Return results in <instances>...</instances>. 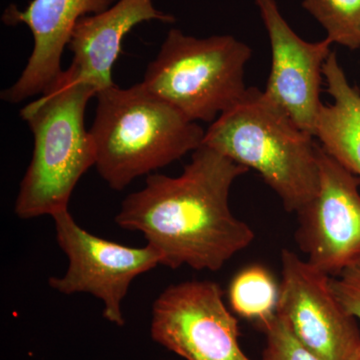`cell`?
I'll use <instances>...</instances> for the list:
<instances>
[{
  "mask_svg": "<svg viewBox=\"0 0 360 360\" xmlns=\"http://www.w3.org/2000/svg\"><path fill=\"white\" fill-rule=\"evenodd\" d=\"M248 170L202 144L179 176L149 174L123 200L116 224L141 232L160 264L217 271L255 240L229 206L234 181Z\"/></svg>",
  "mask_w": 360,
  "mask_h": 360,
  "instance_id": "6da1fadb",
  "label": "cell"
},
{
  "mask_svg": "<svg viewBox=\"0 0 360 360\" xmlns=\"http://www.w3.org/2000/svg\"><path fill=\"white\" fill-rule=\"evenodd\" d=\"M97 94L94 85L68 68L37 101L20 110V117L32 130L34 148L14 206L20 219L52 217L68 210L75 187L96 165V146L85 129L84 115Z\"/></svg>",
  "mask_w": 360,
  "mask_h": 360,
  "instance_id": "7a4b0ae2",
  "label": "cell"
},
{
  "mask_svg": "<svg viewBox=\"0 0 360 360\" xmlns=\"http://www.w3.org/2000/svg\"><path fill=\"white\" fill-rule=\"evenodd\" d=\"M89 129L97 172L110 188L122 191L200 148L205 131L143 84H115L96 94Z\"/></svg>",
  "mask_w": 360,
  "mask_h": 360,
  "instance_id": "3957f363",
  "label": "cell"
},
{
  "mask_svg": "<svg viewBox=\"0 0 360 360\" xmlns=\"http://www.w3.org/2000/svg\"><path fill=\"white\" fill-rule=\"evenodd\" d=\"M202 144L257 172L286 212H300L319 191V146L314 136L264 90L248 87L206 130Z\"/></svg>",
  "mask_w": 360,
  "mask_h": 360,
  "instance_id": "277c9868",
  "label": "cell"
},
{
  "mask_svg": "<svg viewBox=\"0 0 360 360\" xmlns=\"http://www.w3.org/2000/svg\"><path fill=\"white\" fill-rule=\"evenodd\" d=\"M251 49L231 35L168 32L141 84L191 122H214L245 96Z\"/></svg>",
  "mask_w": 360,
  "mask_h": 360,
  "instance_id": "5b68a950",
  "label": "cell"
},
{
  "mask_svg": "<svg viewBox=\"0 0 360 360\" xmlns=\"http://www.w3.org/2000/svg\"><path fill=\"white\" fill-rule=\"evenodd\" d=\"M56 240L68 258L61 277H51L52 290L63 295L90 293L103 302V317L125 326L122 304L130 284L160 264V253L150 245L129 248L98 238L77 224L70 210L52 215Z\"/></svg>",
  "mask_w": 360,
  "mask_h": 360,
  "instance_id": "8992f818",
  "label": "cell"
},
{
  "mask_svg": "<svg viewBox=\"0 0 360 360\" xmlns=\"http://www.w3.org/2000/svg\"><path fill=\"white\" fill-rule=\"evenodd\" d=\"M150 335L186 360H251L239 343L238 319L212 281H184L163 291L153 303Z\"/></svg>",
  "mask_w": 360,
  "mask_h": 360,
  "instance_id": "52a82bcc",
  "label": "cell"
},
{
  "mask_svg": "<svg viewBox=\"0 0 360 360\" xmlns=\"http://www.w3.org/2000/svg\"><path fill=\"white\" fill-rule=\"evenodd\" d=\"M281 265L276 314L321 360H352L360 347L356 319L336 297L330 277L290 250Z\"/></svg>",
  "mask_w": 360,
  "mask_h": 360,
  "instance_id": "ba28073f",
  "label": "cell"
},
{
  "mask_svg": "<svg viewBox=\"0 0 360 360\" xmlns=\"http://www.w3.org/2000/svg\"><path fill=\"white\" fill-rule=\"evenodd\" d=\"M319 191L297 213L296 241L310 264L338 276L360 259V177L319 146Z\"/></svg>",
  "mask_w": 360,
  "mask_h": 360,
  "instance_id": "9c48e42d",
  "label": "cell"
},
{
  "mask_svg": "<svg viewBox=\"0 0 360 360\" xmlns=\"http://www.w3.org/2000/svg\"><path fill=\"white\" fill-rule=\"evenodd\" d=\"M271 49V68L264 90L304 131L314 136L321 106L323 68L333 42L305 41L296 34L276 0H255Z\"/></svg>",
  "mask_w": 360,
  "mask_h": 360,
  "instance_id": "30bf717a",
  "label": "cell"
},
{
  "mask_svg": "<svg viewBox=\"0 0 360 360\" xmlns=\"http://www.w3.org/2000/svg\"><path fill=\"white\" fill-rule=\"evenodd\" d=\"M117 0H32L25 11L7 7L2 21L7 25L25 23L34 45L18 79L1 92L2 101L20 103L40 96L63 72L61 58L78 20L110 8Z\"/></svg>",
  "mask_w": 360,
  "mask_h": 360,
  "instance_id": "8fae6325",
  "label": "cell"
},
{
  "mask_svg": "<svg viewBox=\"0 0 360 360\" xmlns=\"http://www.w3.org/2000/svg\"><path fill=\"white\" fill-rule=\"evenodd\" d=\"M150 20L172 23L175 20L156 9L153 0H117L103 13L80 18L68 44L73 54L70 68L98 92L112 86L111 73L125 35Z\"/></svg>",
  "mask_w": 360,
  "mask_h": 360,
  "instance_id": "7c38bea8",
  "label": "cell"
},
{
  "mask_svg": "<svg viewBox=\"0 0 360 360\" xmlns=\"http://www.w3.org/2000/svg\"><path fill=\"white\" fill-rule=\"evenodd\" d=\"M323 77L333 104H321L314 136L321 148L343 167L360 177V94L352 86L335 51L329 54Z\"/></svg>",
  "mask_w": 360,
  "mask_h": 360,
  "instance_id": "4fadbf2b",
  "label": "cell"
},
{
  "mask_svg": "<svg viewBox=\"0 0 360 360\" xmlns=\"http://www.w3.org/2000/svg\"><path fill=\"white\" fill-rule=\"evenodd\" d=\"M278 293L271 274L260 265H251L232 279L229 302L239 316L259 323L276 314Z\"/></svg>",
  "mask_w": 360,
  "mask_h": 360,
  "instance_id": "5bb4252c",
  "label": "cell"
},
{
  "mask_svg": "<svg viewBox=\"0 0 360 360\" xmlns=\"http://www.w3.org/2000/svg\"><path fill=\"white\" fill-rule=\"evenodd\" d=\"M302 7L326 30L333 44L360 47V0H303Z\"/></svg>",
  "mask_w": 360,
  "mask_h": 360,
  "instance_id": "9a60e30c",
  "label": "cell"
},
{
  "mask_svg": "<svg viewBox=\"0 0 360 360\" xmlns=\"http://www.w3.org/2000/svg\"><path fill=\"white\" fill-rule=\"evenodd\" d=\"M258 324L266 340L262 360H321L295 338L288 322L276 312Z\"/></svg>",
  "mask_w": 360,
  "mask_h": 360,
  "instance_id": "2e32d148",
  "label": "cell"
},
{
  "mask_svg": "<svg viewBox=\"0 0 360 360\" xmlns=\"http://www.w3.org/2000/svg\"><path fill=\"white\" fill-rule=\"evenodd\" d=\"M331 285L342 307L360 321V259L331 278Z\"/></svg>",
  "mask_w": 360,
  "mask_h": 360,
  "instance_id": "e0dca14e",
  "label": "cell"
},
{
  "mask_svg": "<svg viewBox=\"0 0 360 360\" xmlns=\"http://www.w3.org/2000/svg\"><path fill=\"white\" fill-rule=\"evenodd\" d=\"M352 360H360V347L357 349V352H355L354 356L352 357Z\"/></svg>",
  "mask_w": 360,
  "mask_h": 360,
  "instance_id": "ac0fdd59",
  "label": "cell"
}]
</instances>
